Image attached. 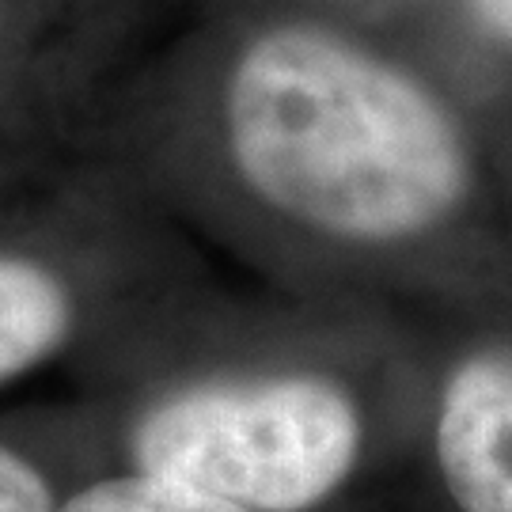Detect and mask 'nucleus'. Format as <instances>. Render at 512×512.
I'll return each instance as SVG.
<instances>
[{
    "mask_svg": "<svg viewBox=\"0 0 512 512\" xmlns=\"http://www.w3.org/2000/svg\"><path fill=\"white\" fill-rule=\"evenodd\" d=\"M73 334V296L35 258L0 255V384L50 361Z\"/></svg>",
    "mask_w": 512,
    "mask_h": 512,
    "instance_id": "4",
    "label": "nucleus"
},
{
    "mask_svg": "<svg viewBox=\"0 0 512 512\" xmlns=\"http://www.w3.org/2000/svg\"><path fill=\"white\" fill-rule=\"evenodd\" d=\"M224 137L270 209L353 243L437 228L471 183L463 133L437 95L319 27H274L236 57Z\"/></svg>",
    "mask_w": 512,
    "mask_h": 512,
    "instance_id": "1",
    "label": "nucleus"
},
{
    "mask_svg": "<svg viewBox=\"0 0 512 512\" xmlns=\"http://www.w3.org/2000/svg\"><path fill=\"white\" fill-rule=\"evenodd\" d=\"M365 448V414L342 384L311 372L183 387L133 425L145 475L247 512H308L334 497Z\"/></svg>",
    "mask_w": 512,
    "mask_h": 512,
    "instance_id": "2",
    "label": "nucleus"
},
{
    "mask_svg": "<svg viewBox=\"0 0 512 512\" xmlns=\"http://www.w3.org/2000/svg\"><path fill=\"white\" fill-rule=\"evenodd\" d=\"M433 448L459 509L512 512V349L475 353L444 380Z\"/></svg>",
    "mask_w": 512,
    "mask_h": 512,
    "instance_id": "3",
    "label": "nucleus"
},
{
    "mask_svg": "<svg viewBox=\"0 0 512 512\" xmlns=\"http://www.w3.org/2000/svg\"><path fill=\"white\" fill-rule=\"evenodd\" d=\"M482 23L501 38H512V0H475Z\"/></svg>",
    "mask_w": 512,
    "mask_h": 512,
    "instance_id": "7",
    "label": "nucleus"
},
{
    "mask_svg": "<svg viewBox=\"0 0 512 512\" xmlns=\"http://www.w3.org/2000/svg\"><path fill=\"white\" fill-rule=\"evenodd\" d=\"M0 512H54V494L27 456L0 440Z\"/></svg>",
    "mask_w": 512,
    "mask_h": 512,
    "instance_id": "6",
    "label": "nucleus"
},
{
    "mask_svg": "<svg viewBox=\"0 0 512 512\" xmlns=\"http://www.w3.org/2000/svg\"><path fill=\"white\" fill-rule=\"evenodd\" d=\"M54 512H247L190 486L167 482V478L133 471L122 478H103L84 486L69 501L54 505Z\"/></svg>",
    "mask_w": 512,
    "mask_h": 512,
    "instance_id": "5",
    "label": "nucleus"
}]
</instances>
